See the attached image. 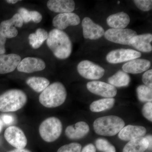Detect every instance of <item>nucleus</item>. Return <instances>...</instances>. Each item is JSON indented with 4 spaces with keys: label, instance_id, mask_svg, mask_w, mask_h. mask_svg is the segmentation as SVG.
<instances>
[{
    "label": "nucleus",
    "instance_id": "nucleus-1",
    "mask_svg": "<svg viewBox=\"0 0 152 152\" xmlns=\"http://www.w3.org/2000/svg\"><path fill=\"white\" fill-rule=\"evenodd\" d=\"M47 45L55 57L60 59L69 57L72 51V44L67 34L62 30L53 29L48 34Z\"/></svg>",
    "mask_w": 152,
    "mask_h": 152
},
{
    "label": "nucleus",
    "instance_id": "nucleus-2",
    "mask_svg": "<svg viewBox=\"0 0 152 152\" xmlns=\"http://www.w3.org/2000/svg\"><path fill=\"white\" fill-rule=\"evenodd\" d=\"M67 91L65 87L60 82H55L49 85L39 95V101L47 108L59 107L65 102Z\"/></svg>",
    "mask_w": 152,
    "mask_h": 152
},
{
    "label": "nucleus",
    "instance_id": "nucleus-3",
    "mask_svg": "<svg viewBox=\"0 0 152 152\" xmlns=\"http://www.w3.org/2000/svg\"><path fill=\"white\" fill-rule=\"evenodd\" d=\"M125 125L124 120L115 115L106 116L96 119L94 123V129L98 135L113 136L119 133Z\"/></svg>",
    "mask_w": 152,
    "mask_h": 152
},
{
    "label": "nucleus",
    "instance_id": "nucleus-4",
    "mask_svg": "<svg viewBox=\"0 0 152 152\" xmlns=\"http://www.w3.org/2000/svg\"><path fill=\"white\" fill-rule=\"evenodd\" d=\"M27 100V95L21 90H8L0 96V111H17L26 104Z\"/></svg>",
    "mask_w": 152,
    "mask_h": 152
},
{
    "label": "nucleus",
    "instance_id": "nucleus-5",
    "mask_svg": "<svg viewBox=\"0 0 152 152\" xmlns=\"http://www.w3.org/2000/svg\"><path fill=\"white\" fill-rule=\"evenodd\" d=\"M62 129V124L58 118L55 117H50L40 125L39 133L45 141L52 142L59 137Z\"/></svg>",
    "mask_w": 152,
    "mask_h": 152
},
{
    "label": "nucleus",
    "instance_id": "nucleus-6",
    "mask_svg": "<svg viewBox=\"0 0 152 152\" xmlns=\"http://www.w3.org/2000/svg\"><path fill=\"white\" fill-rule=\"evenodd\" d=\"M137 33L130 29L110 28L105 32V38L115 43L131 45V42Z\"/></svg>",
    "mask_w": 152,
    "mask_h": 152
},
{
    "label": "nucleus",
    "instance_id": "nucleus-7",
    "mask_svg": "<svg viewBox=\"0 0 152 152\" xmlns=\"http://www.w3.org/2000/svg\"><path fill=\"white\" fill-rule=\"evenodd\" d=\"M77 69L82 77L88 80H99L103 77L105 73L103 68L88 60L79 63Z\"/></svg>",
    "mask_w": 152,
    "mask_h": 152
},
{
    "label": "nucleus",
    "instance_id": "nucleus-8",
    "mask_svg": "<svg viewBox=\"0 0 152 152\" xmlns=\"http://www.w3.org/2000/svg\"><path fill=\"white\" fill-rule=\"evenodd\" d=\"M141 56V53L132 49H120L113 50L106 56V60L110 64H117L129 61Z\"/></svg>",
    "mask_w": 152,
    "mask_h": 152
},
{
    "label": "nucleus",
    "instance_id": "nucleus-9",
    "mask_svg": "<svg viewBox=\"0 0 152 152\" xmlns=\"http://www.w3.org/2000/svg\"><path fill=\"white\" fill-rule=\"evenodd\" d=\"M4 136L7 142L16 149L25 148L27 145V139L18 127L10 126L6 129Z\"/></svg>",
    "mask_w": 152,
    "mask_h": 152
},
{
    "label": "nucleus",
    "instance_id": "nucleus-10",
    "mask_svg": "<svg viewBox=\"0 0 152 152\" xmlns=\"http://www.w3.org/2000/svg\"><path fill=\"white\" fill-rule=\"evenodd\" d=\"M23 21L18 13L15 14L11 18L3 21L0 24V34L6 39L15 38L18 34L16 27L21 28Z\"/></svg>",
    "mask_w": 152,
    "mask_h": 152
},
{
    "label": "nucleus",
    "instance_id": "nucleus-11",
    "mask_svg": "<svg viewBox=\"0 0 152 152\" xmlns=\"http://www.w3.org/2000/svg\"><path fill=\"white\" fill-rule=\"evenodd\" d=\"M87 88L91 93L105 98H113L117 94L115 87L99 81L88 82L87 84Z\"/></svg>",
    "mask_w": 152,
    "mask_h": 152
},
{
    "label": "nucleus",
    "instance_id": "nucleus-12",
    "mask_svg": "<svg viewBox=\"0 0 152 152\" xmlns=\"http://www.w3.org/2000/svg\"><path fill=\"white\" fill-rule=\"evenodd\" d=\"M83 35L85 39L97 40L104 36L105 31L100 25L95 23L91 19L86 17L82 23Z\"/></svg>",
    "mask_w": 152,
    "mask_h": 152
},
{
    "label": "nucleus",
    "instance_id": "nucleus-13",
    "mask_svg": "<svg viewBox=\"0 0 152 152\" xmlns=\"http://www.w3.org/2000/svg\"><path fill=\"white\" fill-rule=\"evenodd\" d=\"M45 67V63L42 59L28 57L21 61L17 69L22 72L31 73L43 70Z\"/></svg>",
    "mask_w": 152,
    "mask_h": 152
},
{
    "label": "nucleus",
    "instance_id": "nucleus-14",
    "mask_svg": "<svg viewBox=\"0 0 152 152\" xmlns=\"http://www.w3.org/2000/svg\"><path fill=\"white\" fill-rule=\"evenodd\" d=\"M80 22V19L75 13H65L59 14L54 18L53 25L57 29H65L70 26H76Z\"/></svg>",
    "mask_w": 152,
    "mask_h": 152
},
{
    "label": "nucleus",
    "instance_id": "nucleus-15",
    "mask_svg": "<svg viewBox=\"0 0 152 152\" xmlns=\"http://www.w3.org/2000/svg\"><path fill=\"white\" fill-rule=\"evenodd\" d=\"M21 61L20 56L16 54L0 55V74L3 75L13 72Z\"/></svg>",
    "mask_w": 152,
    "mask_h": 152
},
{
    "label": "nucleus",
    "instance_id": "nucleus-16",
    "mask_svg": "<svg viewBox=\"0 0 152 152\" xmlns=\"http://www.w3.org/2000/svg\"><path fill=\"white\" fill-rule=\"evenodd\" d=\"M147 133L146 128L142 126L129 125L121 130L119 138L125 141H130L138 138L142 137Z\"/></svg>",
    "mask_w": 152,
    "mask_h": 152
},
{
    "label": "nucleus",
    "instance_id": "nucleus-17",
    "mask_svg": "<svg viewBox=\"0 0 152 152\" xmlns=\"http://www.w3.org/2000/svg\"><path fill=\"white\" fill-rule=\"evenodd\" d=\"M151 66V62L145 59H135L126 63L122 66L123 70L127 73L137 74L147 71Z\"/></svg>",
    "mask_w": 152,
    "mask_h": 152
},
{
    "label": "nucleus",
    "instance_id": "nucleus-18",
    "mask_svg": "<svg viewBox=\"0 0 152 152\" xmlns=\"http://www.w3.org/2000/svg\"><path fill=\"white\" fill-rule=\"evenodd\" d=\"M89 131V126L86 123L80 121L75 125L68 126L66 129L65 134L70 140H77L85 137Z\"/></svg>",
    "mask_w": 152,
    "mask_h": 152
},
{
    "label": "nucleus",
    "instance_id": "nucleus-19",
    "mask_svg": "<svg viewBox=\"0 0 152 152\" xmlns=\"http://www.w3.org/2000/svg\"><path fill=\"white\" fill-rule=\"evenodd\" d=\"M47 7L54 12L70 13L75 10V3L72 0H50L47 3Z\"/></svg>",
    "mask_w": 152,
    "mask_h": 152
},
{
    "label": "nucleus",
    "instance_id": "nucleus-20",
    "mask_svg": "<svg viewBox=\"0 0 152 152\" xmlns=\"http://www.w3.org/2000/svg\"><path fill=\"white\" fill-rule=\"evenodd\" d=\"M152 35L150 33L135 36L131 42V45L142 52L149 53L152 50Z\"/></svg>",
    "mask_w": 152,
    "mask_h": 152
},
{
    "label": "nucleus",
    "instance_id": "nucleus-21",
    "mask_svg": "<svg viewBox=\"0 0 152 152\" xmlns=\"http://www.w3.org/2000/svg\"><path fill=\"white\" fill-rule=\"evenodd\" d=\"M130 22L129 15L124 12L113 14L108 17L107 23L112 28L124 29L127 26Z\"/></svg>",
    "mask_w": 152,
    "mask_h": 152
},
{
    "label": "nucleus",
    "instance_id": "nucleus-22",
    "mask_svg": "<svg viewBox=\"0 0 152 152\" xmlns=\"http://www.w3.org/2000/svg\"><path fill=\"white\" fill-rule=\"evenodd\" d=\"M149 142L145 137L134 139L128 142L123 152H144L148 148Z\"/></svg>",
    "mask_w": 152,
    "mask_h": 152
},
{
    "label": "nucleus",
    "instance_id": "nucleus-23",
    "mask_svg": "<svg viewBox=\"0 0 152 152\" xmlns=\"http://www.w3.org/2000/svg\"><path fill=\"white\" fill-rule=\"evenodd\" d=\"M48 36V33L43 28L37 29L35 32L31 33L28 36L30 45L33 48H39L45 41L46 40Z\"/></svg>",
    "mask_w": 152,
    "mask_h": 152
},
{
    "label": "nucleus",
    "instance_id": "nucleus-24",
    "mask_svg": "<svg viewBox=\"0 0 152 152\" xmlns=\"http://www.w3.org/2000/svg\"><path fill=\"white\" fill-rule=\"evenodd\" d=\"M26 83L34 91L37 93L42 92L50 85L48 79L43 77H30L27 79Z\"/></svg>",
    "mask_w": 152,
    "mask_h": 152
},
{
    "label": "nucleus",
    "instance_id": "nucleus-25",
    "mask_svg": "<svg viewBox=\"0 0 152 152\" xmlns=\"http://www.w3.org/2000/svg\"><path fill=\"white\" fill-rule=\"evenodd\" d=\"M130 80V77L128 73L121 70L117 72L108 80L110 84L117 87L127 86L129 84Z\"/></svg>",
    "mask_w": 152,
    "mask_h": 152
},
{
    "label": "nucleus",
    "instance_id": "nucleus-26",
    "mask_svg": "<svg viewBox=\"0 0 152 152\" xmlns=\"http://www.w3.org/2000/svg\"><path fill=\"white\" fill-rule=\"evenodd\" d=\"M115 99L113 98H104L95 101L91 104L90 109L92 112L99 113L110 110L113 107Z\"/></svg>",
    "mask_w": 152,
    "mask_h": 152
},
{
    "label": "nucleus",
    "instance_id": "nucleus-27",
    "mask_svg": "<svg viewBox=\"0 0 152 152\" xmlns=\"http://www.w3.org/2000/svg\"><path fill=\"white\" fill-rule=\"evenodd\" d=\"M137 95L139 100L141 102H151L152 90L145 85H140L137 89Z\"/></svg>",
    "mask_w": 152,
    "mask_h": 152
},
{
    "label": "nucleus",
    "instance_id": "nucleus-28",
    "mask_svg": "<svg viewBox=\"0 0 152 152\" xmlns=\"http://www.w3.org/2000/svg\"><path fill=\"white\" fill-rule=\"evenodd\" d=\"M96 146L101 151L104 152H116L115 148L105 139L99 138L96 140Z\"/></svg>",
    "mask_w": 152,
    "mask_h": 152
},
{
    "label": "nucleus",
    "instance_id": "nucleus-29",
    "mask_svg": "<svg viewBox=\"0 0 152 152\" xmlns=\"http://www.w3.org/2000/svg\"><path fill=\"white\" fill-rule=\"evenodd\" d=\"M81 150L80 144L73 142L64 145L58 149L57 152H81Z\"/></svg>",
    "mask_w": 152,
    "mask_h": 152
},
{
    "label": "nucleus",
    "instance_id": "nucleus-30",
    "mask_svg": "<svg viewBox=\"0 0 152 152\" xmlns=\"http://www.w3.org/2000/svg\"><path fill=\"white\" fill-rule=\"evenodd\" d=\"M134 2L137 7L141 10L147 12L152 10L151 0H134Z\"/></svg>",
    "mask_w": 152,
    "mask_h": 152
},
{
    "label": "nucleus",
    "instance_id": "nucleus-31",
    "mask_svg": "<svg viewBox=\"0 0 152 152\" xmlns=\"http://www.w3.org/2000/svg\"><path fill=\"white\" fill-rule=\"evenodd\" d=\"M143 115L150 121H152V103L148 102L145 104L142 109Z\"/></svg>",
    "mask_w": 152,
    "mask_h": 152
},
{
    "label": "nucleus",
    "instance_id": "nucleus-32",
    "mask_svg": "<svg viewBox=\"0 0 152 152\" xmlns=\"http://www.w3.org/2000/svg\"><path fill=\"white\" fill-rule=\"evenodd\" d=\"M18 13L20 15L23 23H27L31 21L30 11L24 7H21L18 10Z\"/></svg>",
    "mask_w": 152,
    "mask_h": 152
},
{
    "label": "nucleus",
    "instance_id": "nucleus-33",
    "mask_svg": "<svg viewBox=\"0 0 152 152\" xmlns=\"http://www.w3.org/2000/svg\"><path fill=\"white\" fill-rule=\"evenodd\" d=\"M142 80L145 86L152 88V70H147L143 75L142 77Z\"/></svg>",
    "mask_w": 152,
    "mask_h": 152
},
{
    "label": "nucleus",
    "instance_id": "nucleus-34",
    "mask_svg": "<svg viewBox=\"0 0 152 152\" xmlns=\"http://www.w3.org/2000/svg\"><path fill=\"white\" fill-rule=\"evenodd\" d=\"M0 119L1 120L4 125H5L12 124L15 121V117L11 114H2L0 116Z\"/></svg>",
    "mask_w": 152,
    "mask_h": 152
},
{
    "label": "nucleus",
    "instance_id": "nucleus-35",
    "mask_svg": "<svg viewBox=\"0 0 152 152\" xmlns=\"http://www.w3.org/2000/svg\"><path fill=\"white\" fill-rule=\"evenodd\" d=\"M31 20L35 23H39L42 19V16L39 12L36 11H30Z\"/></svg>",
    "mask_w": 152,
    "mask_h": 152
},
{
    "label": "nucleus",
    "instance_id": "nucleus-36",
    "mask_svg": "<svg viewBox=\"0 0 152 152\" xmlns=\"http://www.w3.org/2000/svg\"><path fill=\"white\" fill-rule=\"evenodd\" d=\"M7 39L0 34V55L4 54L6 53L5 44Z\"/></svg>",
    "mask_w": 152,
    "mask_h": 152
},
{
    "label": "nucleus",
    "instance_id": "nucleus-37",
    "mask_svg": "<svg viewBox=\"0 0 152 152\" xmlns=\"http://www.w3.org/2000/svg\"><path fill=\"white\" fill-rule=\"evenodd\" d=\"M81 152H96V148L93 144H88L83 149Z\"/></svg>",
    "mask_w": 152,
    "mask_h": 152
},
{
    "label": "nucleus",
    "instance_id": "nucleus-38",
    "mask_svg": "<svg viewBox=\"0 0 152 152\" xmlns=\"http://www.w3.org/2000/svg\"><path fill=\"white\" fill-rule=\"evenodd\" d=\"M148 140V142H149V146L148 148L150 150H152V135H148L146 137H145Z\"/></svg>",
    "mask_w": 152,
    "mask_h": 152
},
{
    "label": "nucleus",
    "instance_id": "nucleus-39",
    "mask_svg": "<svg viewBox=\"0 0 152 152\" xmlns=\"http://www.w3.org/2000/svg\"><path fill=\"white\" fill-rule=\"evenodd\" d=\"M9 152H31L29 150L26 149H15L13 150L10 151Z\"/></svg>",
    "mask_w": 152,
    "mask_h": 152
},
{
    "label": "nucleus",
    "instance_id": "nucleus-40",
    "mask_svg": "<svg viewBox=\"0 0 152 152\" xmlns=\"http://www.w3.org/2000/svg\"><path fill=\"white\" fill-rule=\"evenodd\" d=\"M18 1V0H7L6 1V2L7 3H9V4H16V3H18V1Z\"/></svg>",
    "mask_w": 152,
    "mask_h": 152
},
{
    "label": "nucleus",
    "instance_id": "nucleus-41",
    "mask_svg": "<svg viewBox=\"0 0 152 152\" xmlns=\"http://www.w3.org/2000/svg\"><path fill=\"white\" fill-rule=\"evenodd\" d=\"M3 126H4V124H3L1 120L0 119V133H1V132H2V130Z\"/></svg>",
    "mask_w": 152,
    "mask_h": 152
},
{
    "label": "nucleus",
    "instance_id": "nucleus-42",
    "mask_svg": "<svg viewBox=\"0 0 152 152\" xmlns=\"http://www.w3.org/2000/svg\"><path fill=\"white\" fill-rule=\"evenodd\" d=\"M117 4H120V1H118V2H117Z\"/></svg>",
    "mask_w": 152,
    "mask_h": 152
}]
</instances>
